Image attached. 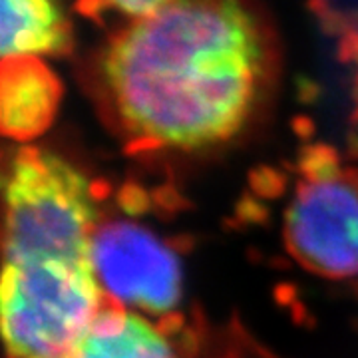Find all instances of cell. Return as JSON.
Instances as JSON below:
<instances>
[{"label":"cell","instance_id":"1","mask_svg":"<svg viewBox=\"0 0 358 358\" xmlns=\"http://www.w3.org/2000/svg\"><path fill=\"white\" fill-rule=\"evenodd\" d=\"M268 64L267 32L243 0H171L108 42L100 84L134 145L197 152L243 129Z\"/></svg>","mask_w":358,"mask_h":358},{"label":"cell","instance_id":"2","mask_svg":"<svg viewBox=\"0 0 358 358\" xmlns=\"http://www.w3.org/2000/svg\"><path fill=\"white\" fill-rule=\"evenodd\" d=\"M102 301L92 251H0L6 358H72Z\"/></svg>","mask_w":358,"mask_h":358},{"label":"cell","instance_id":"3","mask_svg":"<svg viewBox=\"0 0 358 358\" xmlns=\"http://www.w3.org/2000/svg\"><path fill=\"white\" fill-rule=\"evenodd\" d=\"M285 241L291 255L317 275L357 277L358 176L333 157H307L285 213Z\"/></svg>","mask_w":358,"mask_h":358},{"label":"cell","instance_id":"4","mask_svg":"<svg viewBox=\"0 0 358 358\" xmlns=\"http://www.w3.org/2000/svg\"><path fill=\"white\" fill-rule=\"evenodd\" d=\"M92 261L103 294L122 307L167 315L181 301V265L176 253L136 223H98Z\"/></svg>","mask_w":358,"mask_h":358},{"label":"cell","instance_id":"5","mask_svg":"<svg viewBox=\"0 0 358 358\" xmlns=\"http://www.w3.org/2000/svg\"><path fill=\"white\" fill-rule=\"evenodd\" d=\"M62 84L42 56L0 60V138L30 143L56 120Z\"/></svg>","mask_w":358,"mask_h":358},{"label":"cell","instance_id":"6","mask_svg":"<svg viewBox=\"0 0 358 358\" xmlns=\"http://www.w3.org/2000/svg\"><path fill=\"white\" fill-rule=\"evenodd\" d=\"M70 46V22L56 0H0V60L56 56Z\"/></svg>","mask_w":358,"mask_h":358},{"label":"cell","instance_id":"7","mask_svg":"<svg viewBox=\"0 0 358 358\" xmlns=\"http://www.w3.org/2000/svg\"><path fill=\"white\" fill-rule=\"evenodd\" d=\"M72 358H179L166 334L140 313L106 307L90 324Z\"/></svg>","mask_w":358,"mask_h":358},{"label":"cell","instance_id":"8","mask_svg":"<svg viewBox=\"0 0 358 358\" xmlns=\"http://www.w3.org/2000/svg\"><path fill=\"white\" fill-rule=\"evenodd\" d=\"M98 4L114 8L117 13L128 14L131 18H140L145 14L155 13L157 8L166 6L171 0H96Z\"/></svg>","mask_w":358,"mask_h":358},{"label":"cell","instance_id":"9","mask_svg":"<svg viewBox=\"0 0 358 358\" xmlns=\"http://www.w3.org/2000/svg\"><path fill=\"white\" fill-rule=\"evenodd\" d=\"M215 358H268L265 352H261V350H257L253 346H235V348H227V352L225 355H221V357Z\"/></svg>","mask_w":358,"mask_h":358}]
</instances>
